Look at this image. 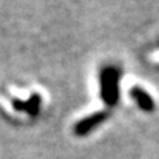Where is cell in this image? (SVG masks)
Returning <instances> with one entry per match:
<instances>
[{
	"label": "cell",
	"instance_id": "3",
	"mask_svg": "<svg viewBox=\"0 0 159 159\" xmlns=\"http://www.w3.org/2000/svg\"><path fill=\"white\" fill-rule=\"evenodd\" d=\"M131 96H133V99L138 102V105L141 107L142 110H145V111L153 110V101H152V98L148 96V93H145L144 90L134 87V88L131 90Z\"/></svg>",
	"mask_w": 159,
	"mask_h": 159
},
{
	"label": "cell",
	"instance_id": "4",
	"mask_svg": "<svg viewBox=\"0 0 159 159\" xmlns=\"http://www.w3.org/2000/svg\"><path fill=\"white\" fill-rule=\"evenodd\" d=\"M17 110H26L31 114H36L39 111V104H40V98L39 96H33L28 102H20V101H14L12 102Z\"/></svg>",
	"mask_w": 159,
	"mask_h": 159
},
{
	"label": "cell",
	"instance_id": "2",
	"mask_svg": "<svg viewBox=\"0 0 159 159\" xmlns=\"http://www.w3.org/2000/svg\"><path fill=\"white\" fill-rule=\"evenodd\" d=\"M107 117V113L105 111H98V113H94V114H91V116H88V117H85V119H82L76 127H74V131H76V134H87V133H90L94 127H98L104 119Z\"/></svg>",
	"mask_w": 159,
	"mask_h": 159
},
{
	"label": "cell",
	"instance_id": "1",
	"mask_svg": "<svg viewBox=\"0 0 159 159\" xmlns=\"http://www.w3.org/2000/svg\"><path fill=\"white\" fill-rule=\"evenodd\" d=\"M117 80H119V71L113 66L104 68L101 73V94L107 105H114L117 102L119 96V88H117Z\"/></svg>",
	"mask_w": 159,
	"mask_h": 159
}]
</instances>
